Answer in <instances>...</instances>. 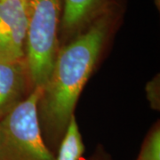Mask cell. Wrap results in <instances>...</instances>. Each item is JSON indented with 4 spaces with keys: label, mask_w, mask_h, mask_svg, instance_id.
Masks as SVG:
<instances>
[{
    "label": "cell",
    "mask_w": 160,
    "mask_h": 160,
    "mask_svg": "<svg viewBox=\"0 0 160 160\" xmlns=\"http://www.w3.org/2000/svg\"><path fill=\"white\" fill-rule=\"evenodd\" d=\"M28 22V2L0 0V62H17L25 58Z\"/></svg>",
    "instance_id": "277c9868"
},
{
    "label": "cell",
    "mask_w": 160,
    "mask_h": 160,
    "mask_svg": "<svg viewBox=\"0 0 160 160\" xmlns=\"http://www.w3.org/2000/svg\"><path fill=\"white\" fill-rule=\"evenodd\" d=\"M85 145L79 127L73 115L69 119L63 136L54 153L55 160H81L85 152Z\"/></svg>",
    "instance_id": "52a82bcc"
},
{
    "label": "cell",
    "mask_w": 160,
    "mask_h": 160,
    "mask_svg": "<svg viewBox=\"0 0 160 160\" xmlns=\"http://www.w3.org/2000/svg\"><path fill=\"white\" fill-rule=\"evenodd\" d=\"M155 2V5H156V6L159 9L160 7V0H154Z\"/></svg>",
    "instance_id": "9c48e42d"
},
{
    "label": "cell",
    "mask_w": 160,
    "mask_h": 160,
    "mask_svg": "<svg viewBox=\"0 0 160 160\" xmlns=\"http://www.w3.org/2000/svg\"><path fill=\"white\" fill-rule=\"evenodd\" d=\"M24 1H26V2H29V0H24Z\"/></svg>",
    "instance_id": "30bf717a"
},
{
    "label": "cell",
    "mask_w": 160,
    "mask_h": 160,
    "mask_svg": "<svg viewBox=\"0 0 160 160\" xmlns=\"http://www.w3.org/2000/svg\"><path fill=\"white\" fill-rule=\"evenodd\" d=\"M121 9V0H62L59 41L65 44L104 14Z\"/></svg>",
    "instance_id": "5b68a950"
},
{
    "label": "cell",
    "mask_w": 160,
    "mask_h": 160,
    "mask_svg": "<svg viewBox=\"0 0 160 160\" xmlns=\"http://www.w3.org/2000/svg\"><path fill=\"white\" fill-rule=\"evenodd\" d=\"M120 16L121 11L104 14L59 47L38 107L42 135L53 154L74 115L80 93L95 69Z\"/></svg>",
    "instance_id": "6da1fadb"
},
{
    "label": "cell",
    "mask_w": 160,
    "mask_h": 160,
    "mask_svg": "<svg viewBox=\"0 0 160 160\" xmlns=\"http://www.w3.org/2000/svg\"><path fill=\"white\" fill-rule=\"evenodd\" d=\"M25 62L33 88L45 86L60 47L62 0H29Z\"/></svg>",
    "instance_id": "7a4b0ae2"
},
{
    "label": "cell",
    "mask_w": 160,
    "mask_h": 160,
    "mask_svg": "<svg viewBox=\"0 0 160 160\" xmlns=\"http://www.w3.org/2000/svg\"><path fill=\"white\" fill-rule=\"evenodd\" d=\"M42 86L0 119V160H55L44 141L38 118Z\"/></svg>",
    "instance_id": "3957f363"
},
{
    "label": "cell",
    "mask_w": 160,
    "mask_h": 160,
    "mask_svg": "<svg viewBox=\"0 0 160 160\" xmlns=\"http://www.w3.org/2000/svg\"><path fill=\"white\" fill-rule=\"evenodd\" d=\"M33 89L25 59L0 62V119L22 102Z\"/></svg>",
    "instance_id": "8992f818"
},
{
    "label": "cell",
    "mask_w": 160,
    "mask_h": 160,
    "mask_svg": "<svg viewBox=\"0 0 160 160\" xmlns=\"http://www.w3.org/2000/svg\"><path fill=\"white\" fill-rule=\"evenodd\" d=\"M137 160H160V130L154 127L146 137Z\"/></svg>",
    "instance_id": "ba28073f"
}]
</instances>
